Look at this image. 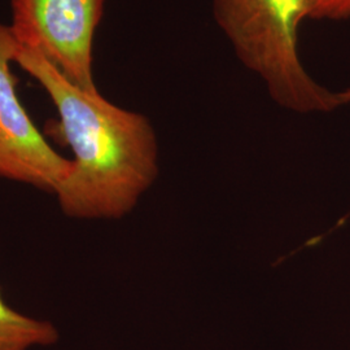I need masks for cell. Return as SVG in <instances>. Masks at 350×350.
Segmentation results:
<instances>
[{
  "instance_id": "6da1fadb",
  "label": "cell",
  "mask_w": 350,
  "mask_h": 350,
  "mask_svg": "<svg viewBox=\"0 0 350 350\" xmlns=\"http://www.w3.org/2000/svg\"><path fill=\"white\" fill-rule=\"evenodd\" d=\"M14 62L50 96L56 130L72 148V172L55 192L75 219H118L131 212L159 174V144L150 120L68 81L37 50L17 47Z\"/></svg>"
},
{
  "instance_id": "7a4b0ae2",
  "label": "cell",
  "mask_w": 350,
  "mask_h": 350,
  "mask_svg": "<svg viewBox=\"0 0 350 350\" xmlns=\"http://www.w3.org/2000/svg\"><path fill=\"white\" fill-rule=\"evenodd\" d=\"M213 18L240 64L257 75L278 105L328 113L350 104V88L331 91L314 79L299 55V29L309 0H212Z\"/></svg>"
},
{
  "instance_id": "3957f363",
  "label": "cell",
  "mask_w": 350,
  "mask_h": 350,
  "mask_svg": "<svg viewBox=\"0 0 350 350\" xmlns=\"http://www.w3.org/2000/svg\"><path fill=\"white\" fill-rule=\"evenodd\" d=\"M107 0H11L13 36L37 50L73 85L99 91L94 39Z\"/></svg>"
},
{
  "instance_id": "277c9868",
  "label": "cell",
  "mask_w": 350,
  "mask_h": 350,
  "mask_svg": "<svg viewBox=\"0 0 350 350\" xmlns=\"http://www.w3.org/2000/svg\"><path fill=\"white\" fill-rule=\"evenodd\" d=\"M17 47L11 27L0 24V178L55 195L72 172V160L51 147L17 95L10 68Z\"/></svg>"
},
{
  "instance_id": "5b68a950",
  "label": "cell",
  "mask_w": 350,
  "mask_h": 350,
  "mask_svg": "<svg viewBox=\"0 0 350 350\" xmlns=\"http://www.w3.org/2000/svg\"><path fill=\"white\" fill-rule=\"evenodd\" d=\"M60 338L49 321L20 313L3 299L0 291V350H29L55 345Z\"/></svg>"
},
{
  "instance_id": "8992f818",
  "label": "cell",
  "mask_w": 350,
  "mask_h": 350,
  "mask_svg": "<svg viewBox=\"0 0 350 350\" xmlns=\"http://www.w3.org/2000/svg\"><path fill=\"white\" fill-rule=\"evenodd\" d=\"M350 18V0H309L308 20L347 21Z\"/></svg>"
}]
</instances>
